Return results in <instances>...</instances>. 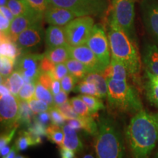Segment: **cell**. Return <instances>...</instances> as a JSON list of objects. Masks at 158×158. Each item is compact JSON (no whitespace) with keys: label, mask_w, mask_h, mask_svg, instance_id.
Masks as SVG:
<instances>
[{"label":"cell","mask_w":158,"mask_h":158,"mask_svg":"<svg viewBox=\"0 0 158 158\" xmlns=\"http://www.w3.org/2000/svg\"><path fill=\"white\" fill-rule=\"evenodd\" d=\"M109 40L111 56L121 61L127 69L129 76L139 87L141 85V61L138 49L131 37L111 19L109 23Z\"/></svg>","instance_id":"cell-1"},{"label":"cell","mask_w":158,"mask_h":158,"mask_svg":"<svg viewBox=\"0 0 158 158\" xmlns=\"http://www.w3.org/2000/svg\"><path fill=\"white\" fill-rule=\"evenodd\" d=\"M127 139L134 158H147L158 141V127L153 115L143 109L135 114L128 125Z\"/></svg>","instance_id":"cell-2"},{"label":"cell","mask_w":158,"mask_h":158,"mask_svg":"<svg viewBox=\"0 0 158 158\" xmlns=\"http://www.w3.org/2000/svg\"><path fill=\"white\" fill-rule=\"evenodd\" d=\"M94 144L97 158H123L124 143L113 121L100 118Z\"/></svg>","instance_id":"cell-3"},{"label":"cell","mask_w":158,"mask_h":158,"mask_svg":"<svg viewBox=\"0 0 158 158\" xmlns=\"http://www.w3.org/2000/svg\"><path fill=\"white\" fill-rule=\"evenodd\" d=\"M108 101L113 109L122 113L137 114L143 106L137 90L127 81L108 79Z\"/></svg>","instance_id":"cell-4"},{"label":"cell","mask_w":158,"mask_h":158,"mask_svg":"<svg viewBox=\"0 0 158 158\" xmlns=\"http://www.w3.org/2000/svg\"><path fill=\"white\" fill-rule=\"evenodd\" d=\"M53 5L70 10L76 17L103 15L110 6L109 0H51Z\"/></svg>","instance_id":"cell-5"},{"label":"cell","mask_w":158,"mask_h":158,"mask_svg":"<svg viewBox=\"0 0 158 158\" xmlns=\"http://www.w3.org/2000/svg\"><path fill=\"white\" fill-rule=\"evenodd\" d=\"M91 16L76 17L64 27L68 43L70 46L86 44L94 27Z\"/></svg>","instance_id":"cell-6"},{"label":"cell","mask_w":158,"mask_h":158,"mask_svg":"<svg viewBox=\"0 0 158 158\" xmlns=\"http://www.w3.org/2000/svg\"><path fill=\"white\" fill-rule=\"evenodd\" d=\"M111 19L133 37L135 19V0H114Z\"/></svg>","instance_id":"cell-7"},{"label":"cell","mask_w":158,"mask_h":158,"mask_svg":"<svg viewBox=\"0 0 158 158\" xmlns=\"http://www.w3.org/2000/svg\"><path fill=\"white\" fill-rule=\"evenodd\" d=\"M96 55L105 68H107L110 62V48L109 40H108L102 26H94L89 37L86 43Z\"/></svg>","instance_id":"cell-8"},{"label":"cell","mask_w":158,"mask_h":158,"mask_svg":"<svg viewBox=\"0 0 158 158\" xmlns=\"http://www.w3.org/2000/svg\"><path fill=\"white\" fill-rule=\"evenodd\" d=\"M43 56V54H27L20 57L16 70L22 74L25 83L37 81L43 73L40 69V61Z\"/></svg>","instance_id":"cell-9"},{"label":"cell","mask_w":158,"mask_h":158,"mask_svg":"<svg viewBox=\"0 0 158 158\" xmlns=\"http://www.w3.org/2000/svg\"><path fill=\"white\" fill-rule=\"evenodd\" d=\"M20 110V100L18 97L7 94L0 97L1 123L10 127L18 122Z\"/></svg>","instance_id":"cell-10"},{"label":"cell","mask_w":158,"mask_h":158,"mask_svg":"<svg viewBox=\"0 0 158 158\" xmlns=\"http://www.w3.org/2000/svg\"><path fill=\"white\" fill-rule=\"evenodd\" d=\"M70 53L71 58L76 59L84 64L89 73H101L106 69L104 65L86 44L70 46Z\"/></svg>","instance_id":"cell-11"},{"label":"cell","mask_w":158,"mask_h":158,"mask_svg":"<svg viewBox=\"0 0 158 158\" xmlns=\"http://www.w3.org/2000/svg\"><path fill=\"white\" fill-rule=\"evenodd\" d=\"M43 35L40 22H37L22 31L18 36L15 43L21 50H29L38 46L42 43Z\"/></svg>","instance_id":"cell-12"},{"label":"cell","mask_w":158,"mask_h":158,"mask_svg":"<svg viewBox=\"0 0 158 158\" xmlns=\"http://www.w3.org/2000/svg\"><path fill=\"white\" fill-rule=\"evenodd\" d=\"M142 8L146 27L158 42V0H145Z\"/></svg>","instance_id":"cell-13"},{"label":"cell","mask_w":158,"mask_h":158,"mask_svg":"<svg viewBox=\"0 0 158 158\" xmlns=\"http://www.w3.org/2000/svg\"><path fill=\"white\" fill-rule=\"evenodd\" d=\"M76 18V15L70 10L58 7L53 4L49 6L44 13V19L51 25L63 27Z\"/></svg>","instance_id":"cell-14"},{"label":"cell","mask_w":158,"mask_h":158,"mask_svg":"<svg viewBox=\"0 0 158 158\" xmlns=\"http://www.w3.org/2000/svg\"><path fill=\"white\" fill-rule=\"evenodd\" d=\"M43 17L40 15H23L15 17V19L11 21L10 27L9 36L13 41L15 42L17 37L22 31L27 29L31 26L37 22H40Z\"/></svg>","instance_id":"cell-15"},{"label":"cell","mask_w":158,"mask_h":158,"mask_svg":"<svg viewBox=\"0 0 158 158\" xmlns=\"http://www.w3.org/2000/svg\"><path fill=\"white\" fill-rule=\"evenodd\" d=\"M45 44L47 49L69 45L64 27L51 25L45 30Z\"/></svg>","instance_id":"cell-16"},{"label":"cell","mask_w":158,"mask_h":158,"mask_svg":"<svg viewBox=\"0 0 158 158\" xmlns=\"http://www.w3.org/2000/svg\"><path fill=\"white\" fill-rule=\"evenodd\" d=\"M100 74L106 80L111 78L117 81H127V76H129L127 69L124 63L112 56L109 65Z\"/></svg>","instance_id":"cell-17"},{"label":"cell","mask_w":158,"mask_h":158,"mask_svg":"<svg viewBox=\"0 0 158 158\" xmlns=\"http://www.w3.org/2000/svg\"><path fill=\"white\" fill-rule=\"evenodd\" d=\"M64 133V142L62 147L73 150L75 152H79L83 149V144L79 139L76 130L71 127L68 124L62 127Z\"/></svg>","instance_id":"cell-18"},{"label":"cell","mask_w":158,"mask_h":158,"mask_svg":"<svg viewBox=\"0 0 158 158\" xmlns=\"http://www.w3.org/2000/svg\"><path fill=\"white\" fill-rule=\"evenodd\" d=\"M143 63L146 71L158 76V48L155 45H148L145 49Z\"/></svg>","instance_id":"cell-19"},{"label":"cell","mask_w":158,"mask_h":158,"mask_svg":"<svg viewBox=\"0 0 158 158\" xmlns=\"http://www.w3.org/2000/svg\"><path fill=\"white\" fill-rule=\"evenodd\" d=\"M21 49L16 43L11 40L8 35L1 34V43H0V54L1 56H7L15 60L20 56Z\"/></svg>","instance_id":"cell-20"},{"label":"cell","mask_w":158,"mask_h":158,"mask_svg":"<svg viewBox=\"0 0 158 158\" xmlns=\"http://www.w3.org/2000/svg\"><path fill=\"white\" fill-rule=\"evenodd\" d=\"M70 45L56 47L54 48L46 49L44 53V56L50 59L55 64L65 63L69 59H70Z\"/></svg>","instance_id":"cell-21"},{"label":"cell","mask_w":158,"mask_h":158,"mask_svg":"<svg viewBox=\"0 0 158 158\" xmlns=\"http://www.w3.org/2000/svg\"><path fill=\"white\" fill-rule=\"evenodd\" d=\"M84 80L93 84L98 90L99 98H106L108 96L107 80L99 73H89Z\"/></svg>","instance_id":"cell-22"},{"label":"cell","mask_w":158,"mask_h":158,"mask_svg":"<svg viewBox=\"0 0 158 158\" xmlns=\"http://www.w3.org/2000/svg\"><path fill=\"white\" fill-rule=\"evenodd\" d=\"M1 83L5 84L9 88L12 94L18 97V94L23 84H25V81L22 74L18 70H15L13 71V73L7 78V79L3 81V82L1 81Z\"/></svg>","instance_id":"cell-23"},{"label":"cell","mask_w":158,"mask_h":158,"mask_svg":"<svg viewBox=\"0 0 158 158\" xmlns=\"http://www.w3.org/2000/svg\"><path fill=\"white\" fill-rule=\"evenodd\" d=\"M7 6L9 7L15 17L23 15H37L31 9L26 0H8Z\"/></svg>","instance_id":"cell-24"},{"label":"cell","mask_w":158,"mask_h":158,"mask_svg":"<svg viewBox=\"0 0 158 158\" xmlns=\"http://www.w3.org/2000/svg\"><path fill=\"white\" fill-rule=\"evenodd\" d=\"M67 68L69 70V73L72 75L77 80L84 79L89 73L86 66L76 59L70 58L65 62Z\"/></svg>","instance_id":"cell-25"},{"label":"cell","mask_w":158,"mask_h":158,"mask_svg":"<svg viewBox=\"0 0 158 158\" xmlns=\"http://www.w3.org/2000/svg\"><path fill=\"white\" fill-rule=\"evenodd\" d=\"M35 98L47 102L51 108L54 107V94H53L52 92L50 89H48V88L43 86L38 81H37L36 84H35Z\"/></svg>","instance_id":"cell-26"},{"label":"cell","mask_w":158,"mask_h":158,"mask_svg":"<svg viewBox=\"0 0 158 158\" xmlns=\"http://www.w3.org/2000/svg\"><path fill=\"white\" fill-rule=\"evenodd\" d=\"M47 137L53 143L57 144L59 147H62L64 142V133L63 129L56 124H51L47 127Z\"/></svg>","instance_id":"cell-27"},{"label":"cell","mask_w":158,"mask_h":158,"mask_svg":"<svg viewBox=\"0 0 158 158\" xmlns=\"http://www.w3.org/2000/svg\"><path fill=\"white\" fill-rule=\"evenodd\" d=\"M34 112L31 109L29 102L23 100H20V110L18 122L26 125H30L31 124Z\"/></svg>","instance_id":"cell-28"},{"label":"cell","mask_w":158,"mask_h":158,"mask_svg":"<svg viewBox=\"0 0 158 158\" xmlns=\"http://www.w3.org/2000/svg\"><path fill=\"white\" fill-rule=\"evenodd\" d=\"M15 60L7 56L0 57V75L1 81H5L13 72Z\"/></svg>","instance_id":"cell-29"},{"label":"cell","mask_w":158,"mask_h":158,"mask_svg":"<svg viewBox=\"0 0 158 158\" xmlns=\"http://www.w3.org/2000/svg\"><path fill=\"white\" fill-rule=\"evenodd\" d=\"M144 87L149 101L158 108V81L147 79Z\"/></svg>","instance_id":"cell-30"},{"label":"cell","mask_w":158,"mask_h":158,"mask_svg":"<svg viewBox=\"0 0 158 158\" xmlns=\"http://www.w3.org/2000/svg\"><path fill=\"white\" fill-rule=\"evenodd\" d=\"M35 142L33 138V135L30 132L23 131L20 133L19 137L15 141V147L17 151H23L30 146H35Z\"/></svg>","instance_id":"cell-31"},{"label":"cell","mask_w":158,"mask_h":158,"mask_svg":"<svg viewBox=\"0 0 158 158\" xmlns=\"http://www.w3.org/2000/svg\"><path fill=\"white\" fill-rule=\"evenodd\" d=\"M70 104L72 105L73 108L75 111L81 116H92V114L91 113L89 108L86 105L84 100H82L80 97H74L70 100Z\"/></svg>","instance_id":"cell-32"},{"label":"cell","mask_w":158,"mask_h":158,"mask_svg":"<svg viewBox=\"0 0 158 158\" xmlns=\"http://www.w3.org/2000/svg\"><path fill=\"white\" fill-rule=\"evenodd\" d=\"M79 97L86 102L88 107L89 108L90 111L92 114V115L96 114L98 110L104 109L105 108L102 102L98 97L86 95V94H81V95H79Z\"/></svg>","instance_id":"cell-33"},{"label":"cell","mask_w":158,"mask_h":158,"mask_svg":"<svg viewBox=\"0 0 158 158\" xmlns=\"http://www.w3.org/2000/svg\"><path fill=\"white\" fill-rule=\"evenodd\" d=\"M31 9L37 15L44 17V13L51 4V0H26Z\"/></svg>","instance_id":"cell-34"},{"label":"cell","mask_w":158,"mask_h":158,"mask_svg":"<svg viewBox=\"0 0 158 158\" xmlns=\"http://www.w3.org/2000/svg\"><path fill=\"white\" fill-rule=\"evenodd\" d=\"M74 90L75 92L81 93V94H86V95L95 96L99 98L98 90H97L95 86L92 83L86 81L84 79L78 83L76 87L74 88Z\"/></svg>","instance_id":"cell-35"},{"label":"cell","mask_w":158,"mask_h":158,"mask_svg":"<svg viewBox=\"0 0 158 158\" xmlns=\"http://www.w3.org/2000/svg\"><path fill=\"white\" fill-rule=\"evenodd\" d=\"M35 84L36 82L25 83L18 94L19 100L29 102L31 99L34 98L35 94Z\"/></svg>","instance_id":"cell-36"},{"label":"cell","mask_w":158,"mask_h":158,"mask_svg":"<svg viewBox=\"0 0 158 158\" xmlns=\"http://www.w3.org/2000/svg\"><path fill=\"white\" fill-rule=\"evenodd\" d=\"M80 119L82 122L83 129L91 135H96L98 131V124L94 120L92 116H80Z\"/></svg>","instance_id":"cell-37"},{"label":"cell","mask_w":158,"mask_h":158,"mask_svg":"<svg viewBox=\"0 0 158 158\" xmlns=\"http://www.w3.org/2000/svg\"><path fill=\"white\" fill-rule=\"evenodd\" d=\"M28 102L31 110L35 114H40L45 111H49L51 109V107L47 102L35 98L31 99Z\"/></svg>","instance_id":"cell-38"},{"label":"cell","mask_w":158,"mask_h":158,"mask_svg":"<svg viewBox=\"0 0 158 158\" xmlns=\"http://www.w3.org/2000/svg\"><path fill=\"white\" fill-rule=\"evenodd\" d=\"M56 108L60 110L61 113L63 114L65 118L68 120L74 119V118H80L81 116H79L78 114L75 111L72 105L70 104V101L66 102L65 103L60 105V106H56Z\"/></svg>","instance_id":"cell-39"},{"label":"cell","mask_w":158,"mask_h":158,"mask_svg":"<svg viewBox=\"0 0 158 158\" xmlns=\"http://www.w3.org/2000/svg\"><path fill=\"white\" fill-rule=\"evenodd\" d=\"M46 130L47 128L45 127V124L39 122L37 118L29 127V132H30L31 133L34 134L35 135L39 136V137L46 136Z\"/></svg>","instance_id":"cell-40"},{"label":"cell","mask_w":158,"mask_h":158,"mask_svg":"<svg viewBox=\"0 0 158 158\" xmlns=\"http://www.w3.org/2000/svg\"><path fill=\"white\" fill-rule=\"evenodd\" d=\"M51 115V123L56 124L59 127H62V126L64 125V121L66 120V118L63 114L61 113V111L59 110L56 107H53L51 108V109L49 110Z\"/></svg>","instance_id":"cell-41"},{"label":"cell","mask_w":158,"mask_h":158,"mask_svg":"<svg viewBox=\"0 0 158 158\" xmlns=\"http://www.w3.org/2000/svg\"><path fill=\"white\" fill-rule=\"evenodd\" d=\"M61 81V86H62V89L66 93L69 94L74 89V86L78 80L74 78L72 75L69 73L66 76L64 77Z\"/></svg>","instance_id":"cell-42"},{"label":"cell","mask_w":158,"mask_h":158,"mask_svg":"<svg viewBox=\"0 0 158 158\" xmlns=\"http://www.w3.org/2000/svg\"><path fill=\"white\" fill-rule=\"evenodd\" d=\"M68 74L69 70L65 63H60V64H56L54 72L53 73V76L55 79H58V80L61 81Z\"/></svg>","instance_id":"cell-43"},{"label":"cell","mask_w":158,"mask_h":158,"mask_svg":"<svg viewBox=\"0 0 158 158\" xmlns=\"http://www.w3.org/2000/svg\"><path fill=\"white\" fill-rule=\"evenodd\" d=\"M55 66H56V64L54 62H51L50 59L47 58L46 56H43L40 61V69L42 72L51 73L53 75V73L54 72L55 70Z\"/></svg>","instance_id":"cell-44"},{"label":"cell","mask_w":158,"mask_h":158,"mask_svg":"<svg viewBox=\"0 0 158 158\" xmlns=\"http://www.w3.org/2000/svg\"><path fill=\"white\" fill-rule=\"evenodd\" d=\"M54 79L55 78H54V76H53L52 73H51L43 72L42 73L40 74V76L37 81H38L40 83H41L43 86L51 90V85H52L53 81H54Z\"/></svg>","instance_id":"cell-45"},{"label":"cell","mask_w":158,"mask_h":158,"mask_svg":"<svg viewBox=\"0 0 158 158\" xmlns=\"http://www.w3.org/2000/svg\"><path fill=\"white\" fill-rule=\"evenodd\" d=\"M18 128V125L15 126L12 129L10 130L9 132L6 133L3 135H1V138H0V148H2L5 146L8 145V143L12 141L13 136L15 135V131H16Z\"/></svg>","instance_id":"cell-46"},{"label":"cell","mask_w":158,"mask_h":158,"mask_svg":"<svg viewBox=\"0 0 158 158\" xmlns=\"http://www.w3.org/2000/svg\"><path fill=\"white\" fill-rule=\"evenodd\" d=\"M11 21L0 13V32L1 34L8 35Z\"/></svg>","instance_id":"cell-47"},{"label":"cell","mask_w":158,"mask_h":158,"mask_svg":"<svg viewBox=\"0 0 158 158\" xmlns=\"http://www.w3.org/2000/svg\"><path fill=\"white\" fill-rule=\"evenodd\" d=\"M68 93L62 89L59 94L54 95V107L60 106L68 102Z\"/></svg>","instance_id":"cell-48"},{"label":"cell","mask_w":158,"mask_h":158,"mask_svg":"<svg viewBox=\"0 0 158 158\" xmlns=\"http://www.w3.org/2000/svg\"><path fill=\"white\" fill-rule=\"evenodd\" d=\"M61 158H75V152L64 147H60L59 149Z\"/></svg>","instance_id":"cell-49"},{"label":"cell","mask_w":158,"mask_h":158,"mask_svg":"<svg viewBox=\"0 0 158 158\" xmlns=\"http://www.w3.org/2000/svg\"><path fill=\"white\" fill-rule=\"evenodd\" d=\"M0 13L2 14L4 16H5L7 19H9L10 21L15 19L14 15L13 14V13L7 6H0Z\"/></svg>","instance_id":"cell-50"},{"label":"cell","mask_w":158,"mask_h":158,"mask_svg":"<svg viewBox=\"0 0 158 158\" xmlns=\"http://www.w3.org/2000/svg\"><path fill=\"white\" fill-rule=\"evenodd\" d=\"M62 89V86H61V81L58 79H54L53 81L52 85H51V91L52 92V93L54 95L59 94L61 92Z\"/></svg>","instance_id":"cell-51"},{"label":"cell","mask_w":158,"mask_h":158,"mask_svg":"<svg viewBox=\"0 0 158 158\" xmlns=\"http://www.w3.org/2000/svg\"><path fill=\"white\" fill-rule=\"evenodd\" d=\"M68 124L76 130H78L81 129H83L82 122L81 121L80 118H74V119H70L68 120Z\"/></svg>","instance_id":"cell-52"},{"label":"cell","mask_w":158,"mask_h":158,"mask_svg":"<svg viewBox=\"0 0 158 158\" xmlns=\"http://www.w3.org/2000/svg\"><path fill=\"white\" fill-rule=\"evenodd\" d=\"M37 119L38 120L39 122H40L41 123L43 124H47L49 120H51V115L50 112L49 111H45L42 112V113L38 114V116H37Z\"/></svg>","instance_id":"cell-53"},{"label":"cell","mask_w":158,"mask_h":158,"mask_svg":"<svg viewBox=\"0 0 158 158\" xmlns=\"http://www.w3.org/2000/svg\"><path fill=\"white\" fill-rule=\"evenodd\" d=\"M12 148L9 147L8 145L5 146L2 148H0V155H1L2 157H5L7 156L8 154L10 152Z\"/></svg>","instance_id":"cell-54"},{"label":"cell","mask_w":158,"mask_h":158,"mask_svg":"<svg viewBox=\"0 0 158 158\" xmlns=\"http://www.w3.org/2000/svg\"><path fill=\"white\" fill-rule=\"evenodd\" d=\"M0 93H1V95H5V94H10L11 92L9 88L5 84L1 83V85H0Z\"/></svg>","instance_id":"cell-55"},{"label":"cell","mask_w":158,"mask_h":158,"mask_svg":"<svg viewBox=\"0 0 158 158\" xmlns=\"http://www.w3.org/2000/svg\"><path fill=\"white\" fill-rule=\"evenodd\" d=\"M17 152L18 151H17L16 148H15V145H14L13 147H12L10 152L8 155L6 156V157H2V158H15V157H16V152Z\"/></svg>","instance_id":"cell-56"},{"label":"cell","mask_w":158,"mask_h":158,"mask_svg":"<svg viewBox=\"0 0 158 158\" xmlns=\"http://www.w3.org/2000/svg\"><path fill=\"white\" fill-rule=\"evenodd\" d=\"M8 0H0V6H7Z\"/></svg>","instance_id":"cell-57"},{"label":"cell","mask_w":158,"mask_h":158,"mask_svg":"<svg viewBox=\"0 0 158 158\" xmlns=\"http://www.w3.org/2000/svg\"><path fill=\"white\" fill-rule=\"evenodd\" d=\"M154 117H155V119L156 121V123H157V127H158V113L156 114H154Z\"/></svg>","instance_id":"cell-58"},{"label":"cell","mask_w":158,"mask_h":158,"mask_svg":"<svg viewBox=\"0 0 158 158\" xmlns=\"http://www.w3.org/2000/svg\"><path fill=\"white\" fill-rule=\"evenodd\" d=\"M83 158H94V156L92 155H85Z\"/></svg>","instance_id":"cell-59"},{"label":"cell","mask_w":158,"mask_h":158,"mask_svg":"<svg viewBox=\"0 0 158 158\" xmlns=\"http://www.w3.org/2000/svg\"><path fill=\"white\" fill-rule=\"evenodd\" d=\"M15 158H26V157H23V156H21V155H16Z\"/></svg>","instance_id":"cell-60"},{"label":"cell","mask_w":158,"mask_h":158,"mask_svg":"<svg viewBox=\"0 0 158 158\" xmlns=\"http://www.w3.org/2000/svg\"><path fill=\"white\" fill-rule=\"evenodd\" d=\"M156 158H158V152H157V157Z\"/></svg>","instance_id":"cell-61"}]
</instances>
